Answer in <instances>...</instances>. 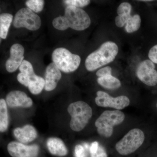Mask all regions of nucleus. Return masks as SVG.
<instances>
[{
	"mask_svg": "<svg viewBox=\"0 0 157 157\" xmlns=\"http://www.w3.org/2000/svg\"><path fill=\"white\" fill-rule=\"evenodd\" d=\"M118 50V47L114 42L107 41L103 43L100 48L86 58L85 61L86 70L94 71L111 63L117 56Z\"/></svg>",
	"mask_w": 157,
	"mask_h": 157,
	"instance_id": "f257e3e1",
	"label": "nucleus"
},
{
	"mask_svg": "<svg viewBox=\"0 0 157 157\" xmlns=\"http://www.w3.org/2000/svg\"><path fill=\"white\" fill-rule=\"evenodd\" d=\"M68 112L71 117L70 128L76 132L84 128L93 115L91 107L82 101L71 103L68 107Z\"/></svg>",
	"mask_w": 157,
	"mask_h": 157,
	"instance_id": "f03ea898",
	"label": "nucleus"
},
{
	"mask_svg": "<svg viewBox=\"0 0 157 157\" xmlns=\"http://www.w3.org/2000/svg\"><path fill=\"white\" fill-rule=\"evenodd\" d=\"M124 119V113L122 111L106 110L96 121L95 125L99 135L108 138L112 136L113 127L120 124Z\"/></svg>",
	"mask_w": 157,
	"mask_h": 157,
	"instance_id": "7ed1b4c3",
	"label": "nucleus"
},
{
	"mask_svg": "<svg viewBox=\"0 0 157 157\" xmlns=\"http://www.w3.org/2000/svg\"><path fill=\"white\" fill-rule=\"evenodd\" d=\"M53 63L60 71L70 73L77 70L81 62V58L77 55L71 53L64 48H59L52 53Z\"/></svg>",
	"mask_w": 157,
	"mask_h": 157,
	"instance_id": "20e7f679",
	"label": "nucleus"
},
{
	"mask_svg": "<svg viewBox=\"0 0 157 157\" xmlns=\"http://www.w3.org/2000/svg\"><path fill=\"white\" fill-rule=\"evenodd\" d=\"M144 139L143 131L138 128L132 129L116 144V149L122 155L131 154L142 145Z\"/></svg>",
	"mask_w": 157,
	"mask_h": 157,
	"instance_id": "39448f33",
	"label": "nucleus"
},
{
	"mask_svg": "<svg viewBox=\"0 0 157 157\" xmlns=\"http://www.w3.org/2000/svg\"><path fill=\"white\" fill-rule=\"evenodd\" d=\"M64 16L67 20L70 28L75 30H84L90 25L89 16L80 8L67 6L65 9Z\"/></svg>",
	"mask_w": 157,
	"mask_h": 157,
	"instance_id": "423d86ee",
	"label": "nucleus"
},
{
	"mask_svg": "<svg viewBox=\"0 0 157 157\" xmlns=\"http://www.w3.org/2000/svg\"><path fill=\"white\" fill-rule=\"evenodd\" d=\"M13 25L16 28H25L29 30L36 31L41 27V18L28 8H22L15 14Z\"/></svg>",
	"mask_w": 157,
	"mask_h": 157,
	"instance_id": "0eeeda50",
	"label": "nucleus"
},
{
	"mask_svg": "<svg viewBox=\"0 0 157 157\" xmlns=\"http://www.w3.org/2000/svg\"><path fill=\"white\" fill-rule=\"evenodd\" d=\"M97 95L95 101L97 105L100 107H111L119 110L128 107L130 104V100L127 96H120L113 98L102 91H98Z\"/></svg>",
	"mask_w": 157,
	"mask_h": 157,
	"instance_id": "6e6552de",
	"label": "nucleus"
},
{
	"mask_svg": "<svg viewBox=\"0 0 157 157\" xmlns=\"http://www.w3.org/2000/svg\"><path fill=\"white\" fill-rule=\"evenodd\" d=\"M154 63L151 60L141 62L138 65L136 74L138 78L144 84L149 86L157 84V71L155 69Z\"/></svg>",
	"mask_w": 157,
	"mask_h": 157,
	"instance_id": "1a4fd4ad",
	"label": "nucleus"
},
{
	"mask_svg": "<svg viewBox=\"0 0 157 157\" xmlns=\"http://www.w3.org/2000/svg\"><path fill=\"white\" fill-rule=\"evenodd\" d=\"M8 151L12 157H37L39 147L35 144L27 146L20 142L12 141L8 144Z\"/></svg>",
	"mask_w": 157,
	"mask_h": 157,
	"instance_id": "9d476101",
	"label": "nucleus"
},
{
	"mask_svg": "<svg viewBox=\"0 0 157 157\" xmlns=\"http://www.w3.org/2000/svg\"><path fill=\"white\" fill-rule=\"evenodd\" d=\"M25 49L23 46L19 44H14L10 48V57L6 62V70L9 73L15 72L24 60Z\"/></svg>",
	"mask_w": 157,
	"mask_h": 157,
	"instance_id": "9b49d317",
	"label": "nucleus"
},
{
	"mask_svg": "<svg viewBox=\"0 0 157 157\" xmlns=\"http://www.w3.org/2000/svg\"><path fill=\"white\" fill-rule=\"evenodd\" d=\"M6 103L11 108L21 107L29 108L33 105V102L31 98L23 92L14 90L10 92L6 96Z\"/></svg>",
	"mask_w": 157,
	"mask_h": 157,
	"instance_id": "f8f14e48",
	"label": "nucleus"
},
{
	"mask_svg": "<svg viewBox=\"0 0 157 157\" xmlns=\"http://www.w3.org/2000/svg\"><path fill=\"white\" fill-rule=\"evenodd\" d=\"M62 77L61 71L53 63H51L46 68L45 73V90L47 91L53 90Z\"/></svg>",
	"mask_w": 157,
	"mask_h": 157,
	"instance_id": "ddd939ff",
	"label": "nucleus"
},
{
	"mask_svg": "<svg viewBox=\"0 0 157 157\" xmlns=\"http://www.w3.org/2000/svg\"><path fill=\"white\" fill-rule=\"evenodd\" d=\"M14 137L21 143L33 141L37 136L36 130L31 125H26L22 128H17L13 131Z\"/></svg>",
	"mask_w": 157,
	"mask_h": 157,
	"instance_id": "4468645a",
	"label": "nucleus"
},
{
	"mask_svg": "<svg viewBox=\"0 0 157 157\" xmlns=\"http://www.w3.org/2000/svg\"><path fill=\"white\" fill-rule=\"evenodd\" d=\"M48 150L51 154L58 156H65L68 154V150L63 141L58 137H50L47 141Z\"/></svg>",
	"mask_w": 157,
	"mask_h": 157,
	"instance_id": "2eb2a0df",
	"label": "nucleus"
},
{
	"mask_svg": "<svg viewBox=\"0 0 157 157\" xmlns=\"http://www.w3.org/2000/svg\"><path fill=\"white\" fill-rule=\"evenodd\" d=\"M97 81L101 86L107 89H117L119 88L121 85V81L111 75L99 77Z\"/></svg>",
	"mask_w": 157,
	"mask_h": 157,
	"instance_id": "dca6fc26",
	"label": "nucleus"
},
{
	"mask_svg": "<svg viewBox=\"0 0 157 157\" xmlns=\"http://www.w3.org/2000/svg\"><path fill=\"white\" fill-rule=\"evenodd\" d=\"M45 86V79L36 74L30 76V81L28 88L32 94L35 95L40 94Z\"/></svg>",
	"mask_w": 157,
	"mask_h": 157,
	"instance_id": "f3484780",
	"label": "nucleus"
},
{
	"mask_svg": "<svg viewBox=\"0 0 157 157\" xmlns=\"http://www.w3.org/2000/svg\"><path fill=\"white\" fill-rule=\"evenodd\" d=\"M13 19L12 14L9 13H2L0 15V37L6 39Z\"/></svg>",
	"mask_w": 157,
	"mask_h": 157,
	"instance_id": "a211bd4d",
	"label": "nucleus"
},
{
	"mask_svg": "<svg viewBox=\"0 0 157 157\" xmlns=\"http://www.w3.org/2000/svg\"><path fill=\"white\" fill-rule=\"evenodd\" d=\"M9 126V117L6 102L4 99L0 100V131L6 132Z\"/></svg>",
	"mask_w": 157,
	"mask_h": 157,
	"instance_id": "6ab92c4d",
	"label": "nucleus"
},
{
	"mask_svg": "<svg viewBox=\"0 0 157 157\" xmlns=\"http://www.w3.org/2000/svg\"><path fill=\"white\" fill-rule=\"evenodd\" d=\"M141 25V18L139 14L131 15L126 24L125 30L129 33H132L138 30Z\"/></svg>",
	"mask_w": 157,
	"mask_h": 157,
	"instance_id": "aec40b11",
	"label": "nucleus"
},
{
	"mask_svg": "<svg viewBox=\"0 0 157 157\" xmlns=\"http://www.w3.org/2000/svg\"><path fill=\"white\" fill-rule=\"evenodd\" d=\"M55 28L60 31H64L70 28L69 23L65 16L56 17L52 21Z\"/></svg>",
	"mask_w": 157,
	"mask_h": 157,
	"instance_id": "412c9836",
	"label": "nucleus"
},
{
	"mask_svg": "<svg viewBox=\"0 0 157 157\" xmlns=\"http://www.w3.org/2000/svg\"><path fill=\"white\" fill-rule=\"evenodd\" d=\"M27 7L36 13H39L43 10L44 1L42 0H29L25 3Z\"/></svg>",
	"mask_w": 157,
	"mask_h": 157,
	"instance_id": "4be33fe9",
	"label": "nucleus"
},
{
	"mask_svg": "<svg viewBox=\"0 0 157 157\" xmlns=\"http://www.w3.org/2000/svg\"><path fill=\"white\" fill-rule=\"evenodd\" d=\"M19 69L21 73H25L30 76L36 74L32 64L25 60H24L20 66Z\"/></svg>",
	"mask_w": 157,
	"mask_h": 157,
	"instance_id": "5701e85b",
	"label": "nucleus"
},
{
	"mask_svg": "<svg viewBox=\"0 0 157 157\" xmlns=\"http://www.w3.org/2000/svg\"><path fill=\"white\" fill-rule=\"evenodd\" d=\"M64 2L68 6L80 8L87 6L90 2V1L89 0H66Z\"/></svg>",
	"mask_w": 157,
	"mask_h": 157,
	"instance_id": "b1692460",
	"label": "nucleus"
},
{
	"mask_svg": "<svg viewBox=\"0 0 157 157\" xmlns=\"http://www.w3.org/2000/svg\"><path fill=\"white\" fill-rule=\"evenodd\" d=\"M132 10V6L128 2L121 3L117 9L118 15L124 14H131Z\"/></svg>",
	"mask_w": 157,
	"mask_h": 157,
	"instance_id": "393cba45",
	"label": "nucleus"
},
{
	"mask_svg": "<svg viewBox=\"0 0 157 157\" xmlns=\"http://www.w3.org/2000/svg\"><path fill=\"white\" fill-rule=\"evenodd\" d=\"M131 16V14L118 15L115 18L116 25L119 28L123 27L126 25L127 21Z\"/></svg>",
	"mask_w": 157,
	"mask_h": 157,
	"instance_id": "a878e982",
	"label": "nucleus"
},
{
	"mask_svg": "<svg viewBox=\"0 0 157 157\" xmlns=\"http://www.w3.org/2000/svg\"><path fill=\"white\" fill-rule=\"evenodd\" d=\"M17 79L20 83L25 86L28 87L30 81V76L25 73L21 72L17 75Z\"/></svg>",
	"mask_w": 157,
	"mask_h": 157,
	"instance_id": "bb28decb",
	"label": "nucleus"
},
{
	"mask_svg": "<svg viewBox=\"0 0 157 157\" xmlns=\"http://www.w3.org/2000/svg\"><path fill=\"white\" fill-rule=\"evenodd\" d=\"M112 69L110 67H106L100 69L96 73V75L99 77H104L111 75Z\"/></svg>",
	"mask_w": 157,
	"mask_h": 157,
	"instance_id": "cd10ccee",
	"label": "nucleus"
},
{
	"mask_svg": "<svg viewBox=\"0 0 157 157\" xmlns=\"http://www.w3.org/2000/svg\"><path fill=\"white\" fill-rule=\"evenodd\" d=\"M148 57L150 60L154 63L157 64V45H154L148 52Z\"/></svg>",
	"mask_w": 157,
	"mask_h": 157,
	"instance_id": "c85d7f7f",
	"label": "nucleus"
},
{
	"mask_svg": "<svg viewBox=\"0 0 157 157\" xmlns=\"http://www.w3.org/2000/svg\"><path fill=\"white\" fill-rule=\"evenodd\" d=\"M75 155L76 157H85L86 152L84 147L81 145L75 147Z\"/></svg>",
	"mask_w": 157,
	"mask_h": 157,
	"instance_id": "c756f323",
	"label": "nucleus"
},
{
	"mask_svg": "<svg viewBox=\"0 0 157 157\" xmlns=\"http://www.w3.org/2000/svg\"><path fill=\"white\" fill-rule=\"evenodd\" d=\"M91 157H107L105 149L102 146H99L98 151L95 153L91 154Z\"/></svg>",
	"mask_w": 157,
	"mask_h": 157,
	"instance_id": "7c9ffc66",
	"label": "nucleus"
},
{
	"mask_svg": "<svg viewBox=\"0 0 157 157\" xmlns=\"http://www.w3.org/2000/svg\"><path fill=\"white\" fill-rule=\"evenodd\" d=\"M99 146V144L97 141H94L92 143L90 147V154L96 153L98 151Z\"/></svg>",
	"mask_w": 157,
	"mask_h": 157,
	"instance_id": "2f4dec72",
	"label": "nucleus"
},
{
	"mask_svg": "<svg viewBox=\"0 0 157 157\" xmlns=\"http://www.w3.org/2000/svg\"><path fill=\"white\" fill-rule=\"evenodd\" d=\"M156 106H157V104H156Z\"/></svg>",
	"mask_w": 157,
	"mask_h": 157,
	"instance_id": "473e14b6",
	"label": "nucleus"
}]
</instances>
